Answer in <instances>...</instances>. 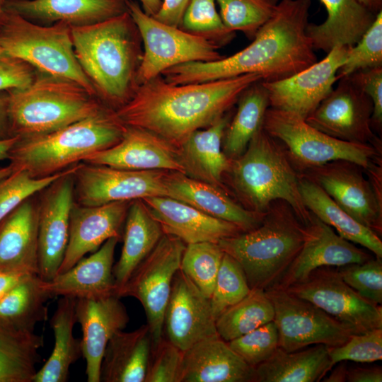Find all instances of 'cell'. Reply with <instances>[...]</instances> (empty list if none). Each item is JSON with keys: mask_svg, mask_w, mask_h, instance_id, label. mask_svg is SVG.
I'll list each match as a JSON object with an SVG mask.
<instances>
[{"mask_svg": "<svg viewBox=\"0 0 382 382\" xmlns=\"http://www.w3.org/2000/svg\"><path fill=\"white\" fill-rule=\"evenodd\" d=\"M83 162L127 170H165L184 174L178 147L149 130L129 126L119 142L91 154Z\"/></svg>", "mask_w": 382, "mask_h": 382, "instance_id": "21", "label": "cell"}, {"mask_svg": "<svg viewBox=\"0 0 382 382\" xmlns=\"http://www.w3.org/2000/svg\"><path fill=\"white\" fill-rule=\"evenodd\" d=\"M76 165L65 170L37 195L38 275L45 281L51 280L58 273L67 246Z\"/></svg>", "mask_w": 382, "mask_h": 382, "instance_id": "17", "label": "cell"}, {"mask_svg": "<svg viewBox=\"0 0 382 382\" xmlns=\"http://www.w3.org/2000/svg\"><path fill=\"white\" fill-rule=\"evenodd\" d=\"M76 316L82 331V356L86 360L87 381L100 382V365L105 349L112 337L128 324L127 309L115 294L79 299Z\"/></svg>", "mask_w": 382, "mask_h": 382, "instance_id": "23", "label": "cell"}, {"mask_svg": "<svg viewBox=\"0 0 382 382\" xmlns=\"http://www.w3.org/2000/svg\"><path fill=\"white\" fill-rule=\"evenodd\" d=\"M0 47L38 72L75 81L96 96L76 59L67 23L40 25L4 8L0 13Z\"/></svg>", "mask_w": 382, "mask_h": 382, "instance_id": "8", "label": "cell"}, {"mask_svg": "<svg viewBox=\"0 0 382 382\" xmlns=\"http://www.w3.org/2000/svg\"><path fill=\"white\" fill-rule=\"evenodd\" d=\"M163 233L180 238L185 244L200 242L218 243L243 230L236 224L212 216L198 209L168 196L141 199Z\"/></svg>", "mask_w": 382, "mask_h": 382, "instance_id": "24", "label": "cell"}, {"mask_svg": "<svg viewBox=\"0 0 382 382\" xmlns=\"http://www.w3.org/2000/svg\"><path fill=\"white\" fill-rule=\"evenodd\" d=\"M7 92L11 133L19 137L54 132L105 106L75 81L41 73L28 86Z\"/></svg>", "mask_w": 382, "mask_h": 382, "instance_id": "7", "label": "cell"}, {"mask_svg": "<svg viewBox=\"0 0 382 382\" xmlns=\"http://www.w3.org/2000/svg\"><path fill=\"white\" fill-rule=\"evenodd\" d=\"M184 352L165 337L151 348L144 382H180Z\"/></svg>", "mask_w": 382, "mask_h": 382, "instance_id": "50", "label": "cell"}, {"mask_svg": "<svg viewBox=\"0 0 382 382\" xmlns=\"http://www.w3.org/2000/svg\"><path fill=\"white\" fill-rule=\"evenodd\" d=\"M304 224L305 238L302 247L274 287L286 289L304 280L319 267H340L352 263H361L371 258L367 253L340 236L311 212L310 219Z\"/></svg>", "mask_w": 382, "mask_h": 382, "instance_id": "20", "label": "cell"}, {"mask_svg": "<svg viewBox=\"0 0 382 382\" xmlns=\"http://www.w3.org/2000/svg\"><path fill=\"white\" fill-rule=\"evenodd\" d=\"M227 342L245 362L255 367L267 360L279 347L277 328L272 320Z\"/></svg>", "mask_w": 382, "mask_h": 382, "instance_id": "46", "label": "cell"}, {"mask_svg": "<svg viewBox=\"0 0 382 382\" xmlns=\"http://www.w3.org/2000/svg\"><path fill=\"white\" fill-rule=\"evenodd\" d=\"M327 18L320 24L309 23L306 33L314 50L328 53L336 46L352 47L374 22L376 14L357 0H320Z\"/></svg>", "mask_w": 382, "mask_h": 382, "instance_id": "31", "label": "cell"}, {"mask_svg": "<svg viewBox=\"0 0 382 382\" xmlns=\"http://www.w3.org/2000/svg\"><path fill=\"white\" fill-rule=\"evenodd\" d=\"M237 103L236 112L231 117L222 139V151L230 160L241 156L250 140L262 127L270 101L262 80L247 88Z\"/></svg>", "mask_w": 382, "mask_h": 382, "instance_id": "37", "label": "cell"}, {"mask_svg": "<svg viewBox=\"0 0 382 382\" xmlns=\"http://www.w3.org/2000/svg\"><path fill=\"white\" fill-rule=\"evenodd\" d=\"M76 59L97 97L116 110L139 86L137 73L143 47L128 11L106 20L71 26Z\"/></svg>", "mask_w": 382, "mask_h": 382, "instance_id": "3", "label": "cell"}, {"mask_svg": "<svg viewBox=\"0 0 382 382\" xmlns=\"http://www.w3.org/2000/svg\"><path fill=\"white\" fill-rule=\"evenodd\" d=\"M274 309L265 290L254 289L216 319L218 335L226 342L274 320Z\"/></svg>", "mask_w": 382, "mask_h": 382, "instance_id": "40", "label": "cell"}, {"mask_svg": "<svg viewBox=\"0 0 382 382\" xmlns=\"http://www.w3.org/2000/svg\"><path fill=\"white\" fill-rule=\"evenodd\" d=\"M38 193L0 221L1 271L38 274Z\"/></svg>", "mask_w": 382, "mask_h": 382, "instance_id": "26", "label": "cell"}, {"mask_svg": "<svg viewBox=\"0 0 382 382\" xmlns=\"http://www.w3.org/2000/svg\"><path fill=\"white\" fill-rule=\"evenodd\" d=\"M346 381L348 382H381V366L354 367L347 369Z\"/></svg>", "mask_w": 382, "mask_h": 382, "instance_id": "54", "label": "cell"}, {"mask_svg": "<svg viewBox=\"0 0 382 382\" xmlns=\"http://www.w3.org/2000/svg\"><path fill=\"white\" fill-rule=\"evenodd\" d=\"M37 71L0 47V92L21 88L30 83Z\"/></svg>", "mask_w": 382, "mask_h": 382, "instance_id": "52", "label": "cell"}, {"mask_svg": "<svg viewBox=\"0 0 382 382\" xmlns=\"http://www.w3.org/2000/svg\"><path fill=\"white\" fill-rule=\"evenodd\" d=\"M4 10V0H0V13Z\"/></svg>", "mask_w": 382, "mask_h": 382, "instance_id": "62", "label": "cell"}, {"mask_svg": "<svg viewBox=\"0 0 382 382\" xmlns=\"http://www.w3.org/2000/svg\"><path fill=\"white\" fill-rule=\"evenodd\" d=\"M347 327L353 334L382 328V307L361 296L342 279L337 268L322 267L286 289Z\"/></svg>", "mask_w": 382, "mask_h": 382, "instance_id": "12", "label": "cell"}, {"mask_svg": "<svg viewBox=\"0 0 382 382\" xmlns=\"http://www.w3.org/2000/svg\"><path fill=\"white\" fill-rule=\"evenodd\" d=\"M18 136L0 139V161L8 158V151L18 139Z\"/></svg>", "mask_w": 382, "mask_h": 382, "instance_id": "59", "label": "cell"}, {"mask_svg": "<svg viewBox=\"0 0 382 382\" xmlns=\"http://www.w3.org/2000/svg\"><path fill=\"white\" fill-rule=\"evenodd\" d=\"M131 202L119 201L98 206H83L74 202L70 212L68 243L58 273L70 269L109 238L121 239Z\"/></svg>", "mask_w": 382, "mask_h": 382, "instance_id": "22", "label": "cell"}, {"mask_svg": "<svg viewBox=\"0 0 382 382\" xmlns=\"http://www.w3.org/2000/svg\"><path fill=\"white\" fill-rule=\"evenodd\" d=\"M371 99L373 104L372 128L379 131L382 125V66L366 69L348 76Z\"/></svg>", "mask_w": 382, "mask_h": 382, "instance_id": "51", "label": "cell"}, {"mask_svg": "<svg viewBox=\"0 0 382 382\" xmlns=\"http://www.w3.org/2000/svg\"><path fill=\"white\" fill-rule=\"evenodd\" d=\"M372 13L377 14L382 8V0H357Z\"/></svg>", "mask_w": 382, "mask_h": 382, "instance_id": "60", "label": "cell"}, {"mask_svg": "<svg viewBox=\"0 0 382 382\" xmlns=\"http://www.w3.org/2000/svg\"><path fill=\"white\" fill-rule=\"evenodd\" d=\"M30 274H31L0 270V300Z\"/></svg>", "mask_w": 382, "mask_h": 382, "instance_id": "55", "label": "cell"}, {"mask_svg": "<svg viewBox=\"0 0 382 382\" xmlns=\"http://www.w3.org/2000/svg\"><path fill=\"white\" fill-rule=\"evenodd\" d=\"M250 290L241 265L233 257L224 253L209 299L215 319L245 298Z\"/></svg>", "mask_w": 382, "mask_h": 382, "instance_id": "43", "label": "cell"}, {"mask_svg": "<svg viewBox=\"0 0 382 382\" xmlns=\"http://www.w3.org/2000/svg\"><path fill=\"white\" fill-rule=\"evenodd\" d=\"M299 190L309 212L335 228L345 239L366 248L376 257L382 258L381 237L337 205L319 185L299 174Z\"/></svg>", "mask_w": 382, "mask_h": 382, "instance_id": "35", "label": "cell"}, {"mask_svg": "<svg viewBox=\"0 0 382 382\" xmlns=\"http://www.w3.org/2000/svg\"><path fill=\"white\" fill-rule=\"evenodd\" d=\"M4 8L33 22L96 23L127 11V0H4Z\"/></svg>", "mask_w": 382, "mask_h": 382, "instance_id": "29", "label": "cell"}, {"mask_svg": "<svg viewBox=\"0 0 382 382\" xmlns=\"http://www.w3.org/2000/svg\"><path fill=\"white\" fill-rule=\"evenodd\" d=\"M231 118L228 111L208 127L192 132L180 145L185 175L226 190L224 178L231 160L222 151V139Z\"/></svg>", "mask_w": 382, "mask_h": 382, "instance_id": "30", "label": "cell"}, {"mask_svg": "<svg viewBox=\"0 0 382 382\" xmlns=\"http://www.w3.org/2000/svg\"><path fill=\"white\" fill-rule=\"evenodd\" d=\"M13 137L8 119V94L7 91L0 92V139Z\"/></svg>", "mask_w": 382, "mask_h": 382, "instance_id": "56", "label": "cell"}, {"mask_svg": "<svg viewBox=\"0 0 382 382\" xmlns=\"http://www.w3.org/2000/svg\"><path fill=\"white\" fill-rule=\"evenodd\" d=\"M120 240L118 237L109 238L66 272L58 273L50 281L44 280L50 298L92 299L115 294L112 270L115 250Z\"/></svg>", "mask_w": 382, "mask_h": 382, "instance_id": "25", "label": "cell"}, {"mask_svg": "<svg viewBox=\"0 0 382 382\" xmlns=\"http://www.w3.org/2000/svg\"><path fill=\"white\" fill-rule=\"evenodd\" d=\"M225 27L243 32L253 40L257 30L270 18L278 0H216Z\"/></svg>", "mask_w": 382, "mask_h": 382, "instance_id": "42", "label": "cell"}, {"mask_svg": "<svg viewBox=\"0 0 382 382\" xmlns=\"http://www.w3.org/2000/svg\"><path fill=\"white\" fill-rule=\"evenodd\" d=\"M299 174L319 185L354 219L381 236L382 195L365 178L362 167L352 161L336 160Z\"/></svg>", "mask_w": 382, "mask_h": 382, "instance_id": "15", "label": "cell"}, {"mask_svg": "<svg viewBox=\"0 0 382 382\" xmlns=\"http://www.w3.org/2000/svg\"><path fill=\"white\" fill-rule=\"evenodd\" d=\"M51 299L38 274H31L0 300V323L16 330L34 331L47 320L46 302Z\"/></svg>", "mask_w": 382, "mask_h": 382, "instance_id": "39", "label": "cell"}, {"mask_svg": "<svg viewBox=\"0 0 382 382\" xmlns=\"http://www.w3.org/2000/svg\"><path fill=\"white\" fill-rule=\"evenodd\" d=\"M260 80L249 74L175 85L160 75L140 84L115 111L126 126L149 130L179 148L192 132L229 111L241 93Z\"/></svg>", "mask_w": 382, "mask_h": 382, "instance_id": "2", "label": "cell"}, {"mask_svg": "<svg viewBox=\"0 0 382 382\" xmlns=\"http://www.w3.org/2000/svg\"><path fill=\"white\" fill-rule=\"evenodd\" d=\"M168 197L185 202L218 219L233 223L243 232L257 228L265 213L245 209L219 187L168 170L164 178Z\"/></svg>", "mask_w": 382, "mask_h": 382, "instance_id": "27", "label": "cell"}, {"mask_svg": "<svg viewBox=\"0 0 382 382\" xmlns=\"http://www.w3.org/2000/svg\"><path fill=\"white\" fill-rule=\"evenodd\" d=\"M343 281L364 299L382 303V260L370 258L361 263L337 267Z\"/></svg>", "mask_w": 382, "mask_h": 382, "instance_id": "48", "label": "cell"}, {"mask_svg": "<svg viewBox=\"0 0 382 382\" xmlns=\"http://www.w3.org/2000/svg\"><path fill=\"white\" fill-rule=\"evenodd\" d=\"M163 332L166 339L183 352L204 339L218 335L210 299L180 269L173 280Z\"/></svg>", "mask_w": 382, "mask_h": 382, "instance_id": "19", "label": "cell"}, {"mask_svg": "<svg viewBox=\"0 0 382 382\" xmlns=\"http://www.w3.org/2000/svg\"><path fill=\"white\" fill-rule=\"evenodd\" d=\"M127 6L142 42L143 53L137 78L139 86L173 66L216 61L224 57L219 52L221 47L212 40L161 23L132 0H127Z\"/></svg>", "mask_w": 382, "mask_h": 382, "instance_id": "10", "label": "cell"}, {"mask_svg": "<svg viewBox=\"0 0 382 382\" xmlns=\"http://www.w3.org/2000/svg\"><path fill=\"white\" fill-rule=\"evenodd\" d=\"M262 128L282 145L299 173L336 160L352 161L366 169L381 157V146L339 140L294 113L270 107Z\"/></svg>", "mask_w": 382, "mask_h": 382, "instance_id": "9", "label": "cell"}, {"mask_svg": "<svg viewBox=\"0 0 382 382\" xmlns=\"http://www.w3.org/2000/svg\"><path fill=\"white\" fill-rule=\"evenodd\" d=\"M124 225L121 254L112 270L116 295L164 234L141 199L131 202Z\"/></svg>", "mask_w": 382, "mask_h": 382, "instance_id": "33", "label": "cell"}, {"mask_svg": "<svg viewBox=\"0 0 382 382\" xmlns=\"http://www.w3.org/2000/svg\"><path fill=\"white\" fill-rule=\"evenodd\" d=\"M185 247L180 238L164 233L117 294L120 298L134 297L141 303L150 332L151 348L163 337L164 313Z\"/></svg>", "mask_w": 382, "mask_h": 382, "instance_id": "11", "label": "cell"}, {"mask_svg": "<svg viewBox=\"0 0 382 382\" xmlns=\"http://www.w3.org/2000/svg\"><path fill=\"white\" fill-rule=\"evenodd\" d=\"M329 354L333 366L347 360L359 363L381 360L382 328L352 334L344 344L329 347Z\"/></svg>", "mask_w": 382, "mask_h": 382, "instance_id": "49", "label": "cell"}, {"mask_svg": "<svg viewBox=\"0 0 382 382\" xmlns=\"http://www.w3.org/2000/svg\"><path fill=\"white\" fill-rule=\"evenodd\" d=\"M141 4V8L148 15L154 16L159 11L161 0H139Z\"/></svg>", "mask_w": 382, "mask_h": 382, "instance_id": "58", "label": "cell"}, {"mask_svg": "<svg viewBox=\"0 0 382 382\" xmlns=\"http://www.w3.org/2000/svg\"><path fill=\"white\" fill-rule=\"evenodd\" d=\"M382 66V11L356 45L347 50L338 79L360 70Z\"/></svg>", "mask_w": 382, "mask_h": 382, "instance_id": "45", "label": "cell"}, {"mask_svg": "<svg viewBox=\"0 0 382 382\" xmlns=\"http://www.w3.org/2000/svg\"><path fill=\"white\" fill-rule=\"evenodd\" d=\"M76 299L61 297L50 319L54 337L52 352L43 366L37 370L33 382H66L69 369L82 357L81 340L74 335L76 322Z\"/></svg>", "mask_w": 382, "mask_h": 382, "instance_id": "36", "label": "cell"}, {"mask_svg": "<svg viewBox=\"0 0 382 382\" xmlns=\"http://www.w3.org/2000/svg\"><path fill=\"white\" fill-rule=\"evenodd\" d=\"M190 0H163L161 8L153 17L166 25L180 27Z\"/></svg>", "mask_w": 382, "mask_h": 382, "instance_id": "53", "label": "cell"}, {"mask_svg": "<svg viewBox=\"0 0 382 382\" xmlns=\"http://www.w3.org/2000/svg\"><path fill=\"white\" fill-rule=\"evenodd\" d=\"M151 351L147 324L120 330L109 340L100 365V381L144 382Z\"/></svg>", "mask_w": 382, "mask_h": 382, "instance_id": "32", "label": "cell"}, {"mask_svg": "<svg viewBox=\"0 0 382 382\" xmlns=\"http://www.w3.org/2000/svg\"><path fill=\"white\" fill-rule=\"evenodd\" d=\"M265 292L274 309L273 320L278 331L279 347L284 351L319 344L337 347L353 334L322 309L284 289L273 287Z\"/></svg>", "mask_w": 382, "mask_h": 382, "instance_id": "13", "label": "cell"}, {"mask_svg": "<svg viewBox=\"0 0 382 382\" xmlns=\"http://www.w3.org/2000/svg\"><path fill=\"white\" fill-rule=\"evenodd\" d=\"M305 224L283 200L272 202L255 228L221 240L222 250L241 265L251 289L275 286L301 250Z\"/></svg>", "mask_w": 382, "mask_h": 382, "instance_id": "6", "label": "cell"}, {"mask_svg": "<svg viewBox=\"0 0 382 382\" xmlns=\"http://www.w3.org/2000/svg\"><path fill=\"white\" fill-rule=\"evenodd\" d=\"M348 49L336 46L322 60L289 77L262 81L268 93L270 107L306 120L339 80L337 73L345 60Z\"/></svg>", "mask_w": 382, "mask_h": 382, "instance_id": "18", "label": "cell"}, {"mask_svg": "<svg viewBox=\"0 0 382 382\" xmlns=\"http://www.w3.org/2000/svg\"><path fill=\"white\" fill-rule=\"evenodd\" d=\"M347 367L341 364L335 368L332 372L323 381L327 382H344L346 381Z\"/></svg>", "mask_w": 382, "mask_h": 382, "instance_id": "57", "label": "cell"}, {"mask_svg": "<svg viewBox=\"0 0 382 382\" xmlns=\"http://www.w3.org/2000/svg\"><path fill=\"white\" fill-rule=\"evenodd\" d=\"M126 127L116 111L105 105L97 113L54 132L18 137L7 158L13 172L24 170L35 178L51 176L114 146Z\"/></svg>", "mask_w": 382, "mask_h": 382, "instance_id": "4", "label": "cell"}, {"mask_svg": "<svg viewBox=\"0 0 382 382\" xmlns=\"http://www.w3.org/2000/svg\"><path fill=\"white\" fill-rule=\"evenodd\" d=\"M180 382H255V369L216 335L184 352Z\"/></svg>", "mask_w": 382, "mask_h": 382, "instance_id": "28", "label": "cell"}, {"mask_svg": "<svg viewBox=\"0 0 382 382\" xmlns=\"http://www.w3.org/2000/svg\"><path fill=\"white\" fill-rule=\"evenodd\" d=\"M167 171L133 170L79 163L74 171V202L83 206H98L168 196L164 182Z\"/></svg>", "mask_w": 382, "mask_h": 382, "instance_id": "14", "label": "cell"}, {"mask_svg": "<svg viewBox=\"0 0 382 382\" xmlns=\"http://www.w3.org/2000/svg\"><path fill=\"white\" fill-rule=\"evenodd\" d=\"M226 177L245 209L263 214L272 202L283 200L303 224L310 219L311 212L304 205L299 190V173L282 145L262 127L245 152L231 160Z\"/></svg>", "mask_w": 382, "mask_h": 382, "instance_id": "5", "label": "cell"}, {"mask_svg": "<svg viewBox=\"0 0 382 382\" xmlns=\"http://www.w3.org/2000/svg\"><path fill=\"white\" fill-rule=\"evenodd\" d=\"M64 171L45 178H35L26 171L18 170L1 180L0 221L25 199L38 193L60 177Z\"/></svg>", "mask_w": 382, "mask_h": 382, "instance_id": "47", "label": "cell"}, {"mask_svg": "<svg viewBox=\"0 0 382 382\" xmlns=\"http://www.w3.org/2000/svg\"><path fill=\"white\" fill-rule=\"evenodd\" d=\"M334 366L329 347L319 344L306 349L286 352L278 347L255 369V382H318Z\"/></svg>", "mask_w": 382, "mask_h": 382, "instance_id": "34", "label": "cell"}, {"mask_svg": "<svg viewBox=\"0 0 382 382\" xmlns=\"http://www.w3.org/2000/svg\"><path fill=\"white\" fill-rule=\"evenodd\" d=\"M43 337L0 323V382H33Z\"/></svg>", "mask_w": 382, "mask_h": 382, "instance_id": "38", "label": "cell"}, {"mask_svg": "<svg viewBox=\"0 0 382 382\" xmlns=\"http://www.w3.org/2000/svg\"><path fill=\"white\" fill-rule=\"evenodd\" d=\"M216 4V0H190L180 28L221 47L232 40L235 33L229 31L224 25Z\"/></svg>", "mask_w": 382, "mask_h": 382, "instance_id": "44", "label": "cell"}, {"mask_svg": "<svg viewBox=\"0 0 382 382\" xmlns=\"http://www.w3.org/2000/svg\"><path fill=\"white\" fill-rule=\"evenodd\" d=\"M224 252L219 243L186 244L180 270L207 297L210 299Z\"/></svg>", "mask_w": 382, "mask_h": 382, "instance_id": "41", "label": "cell"}, {"mask_svg": "<svg viewBox=\"0 0 382 382\" xmlns=\"http://www.w3.org/2000/svg\"><path fill=\"white\" fill-rule=\"evenodd\" d=\"M311 6V0H281L246 47L219 60L179 64L161 75L175 85L249 74L264 81L289 77L318 62L306 33Z\"/></svg>", "mask_w": 382, "mask_h": 382, "instance_id": "1", "label": "cell"}, {"mask_svg": "<svg viewBox=\"0 0 382 382\" xmlns=\"http://www.w3.org/2000/svg\"><path fill=\"white\" fill-rule=\"evenodd\" d=\"M13 173V169L10 165L0 168V180L8 177Z\"/></svg>", "mask_w": 382, "mask_h": 382, "instance_id": "61", "label": "cell"}, {"mask_svg": "<svg viewBox=\"0 0 382 382\" xmlns=\"http://www.w3.org/2000/svg\"><path fill=\"white\" fill-rule=\"evenodd\" d=\"M372 113L371 99L346 76L305 121L339 140L381 146L372 128Z\"/></svg>", "mask_w": 382, "mask_h": 382, "instance_id": "16", "label": "cell"}]
</instances>
